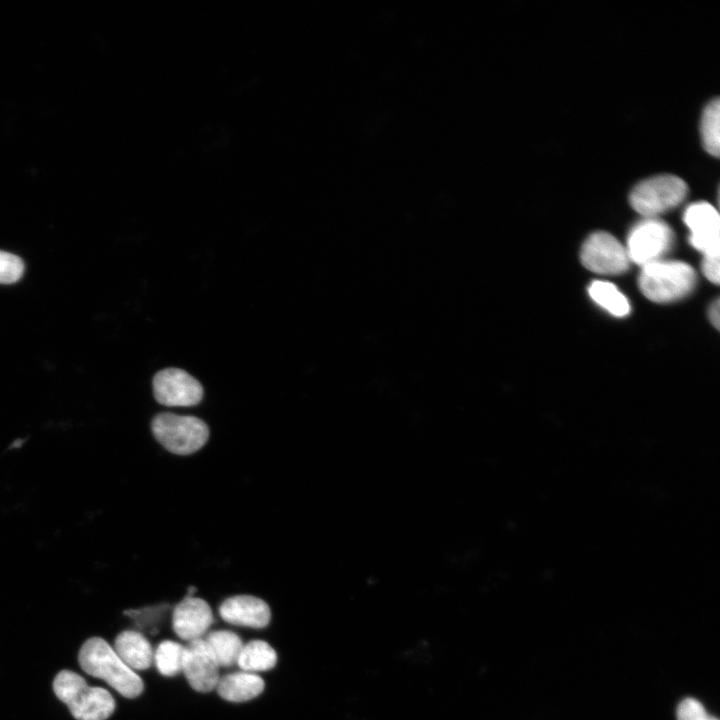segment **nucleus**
I'll list each match as a JSON object with an SVG mask.
<instances>
[{"instance_id": "1", "label": "nucleus", "mask_w": 720, "mask_h": 720, "mask_svg": "<svg viewBox=\"0 0 720 720\" xmlns=\"http://www.w3.org/2000/svg\"><path fill=\"white\" fill-rule=\"evenodd\" d=\"M78 661L87 674L104 680L126 698L138 697L143 692L140 676L100 637H92L83 643Z\"/></svg>"}, {"instance_id": "2", "label": "nucleus", "mask_w": 720, "mask_h": 720, "mask_svg": "<svg viewBox=\"0 0 720 720\" xmlns=\"http://www.w3.org/2000/svg\"><path fill=\"white\" fill-rule=\"evenodd\" d=\"M53 691L76 720H106L115 709V700L108 690L89 686L82 676L70 670L56 675Z\"/></svg>"}, {"instance_id": "3", "label": "nucleus", "mask_w": 720, "mask_h": 720, "mask_svg": "<svg viewBox=\"0 0 720 720\" xmlns=\"http://www.w3.org/2000/svg\"><path fill=\"white\" fill-rule=\"evenodd\" d=\"M639 288L656 303H669L687 296L695 287L696 273L687 263L658 260L641 267Z\"/></svg>"}, {"instance_id": "4", "label": "nucleus", "mask_w": 720, "mask_h": 720, "mask_svg": "<svg viewBox=\"0 0 720 720\" xmlns=\"http://www.w3.org/2000/svg\"><path fill=\"white\" fill-rule=\"evenodd\" d=\"M156 440L169 452L189 455L202 448L209 438V428L200 418L170 412L157 414L151 423Z\"/></svg>"}, {"instance_id": "5", "label": "nucleus", "mask_w": 720, "mask_h": 720, "mask_svg": "<svg viewBox=\"0 0 720 720\" xmlns=\"http://www.w3.org/2000/svg\"><path fill=\"white\" fill-rule=\"evenodd\" d=\"M684 180L672 174H661L639 182L631 191L632 208L645 218H657L678 206L687 196Z\"/></svg>"}, {"instance_id": "6", "label": "nucleus", "mask_w": 720, "mask_h": 720, "mask_svg": "<svg viewBox=\"0 0 720 720\" xmlns=\"http://www.w3.org/2000/svg\"><path fill=\"white\" fill-rule=\"evenodd\" d=\"M674 233L658 218H645L629 232L626 251L630 261L641 267L662 259L672 247Z\"/></svg>"}, {"instance_id": "7", "label": "nucleus", "mask_w": 720, "mask_h": 720, "mask_svg": "<svg viewBox=\"0 0 720 720\" xmlns=\"http://www.w3.org/2000/svg\"><path fill=\"white\" fill-rule=\"evenodd\" d=\"M580 259L588 270L607 275L623 273L630 264L626 248L613 235L603 231L586 239Z\"/></svg>"}, {"instance_id": "8", "label": "nucleus", "mask_w": 720, "mask_h": 720, "mask_svg": "<svg viewBox=\"0 0 720 720\" xmlns=\"http://www.w3.org/2000/svg\"><path fill=\"white\" fill-rule=\"evenodd\" d=\"M154 397L168 407L197 405L203 397L201 383L179 368H166L157 372L152 381Z\"/></svg>"}, {"instance_id": "9", "label": "nucleus", "mask_w": 720, "mask_h": 720, "mask_svg": "<svg viewBox=\"0 0 720 720\" xmlns=\"http://www.w3.org/2000/svg\"><path fill=\"white\" fill-rule=\"evenodd\" d=\"M683 220L690 230L691 245L705 256H720V216L710 203L689 205Z\"/></svg>"}, {"instance_id": "10", "label": "nucleus", "mask_w": 720, "mask_h": 720, "mask_svg": "<svg viewBox=\"0 0 720 720\" xmlns=\"http://www.w3.org/2000/svg\"><path fill=\"white\" fill-rule=\"evenodd\" d=\"M219 668L203 638L190 641L184 646L182 672L195 691L207 693L214 690L220 678Z\"/></svg>"}, {"instance_id": "11", "label": "nucleus", "mask_w": 720, "mask_h": 720, "mask_svg": "<svg viewBox=\"0 0 720 720\" xmlns=\"http://www.w3.org/2000/svg\"><path fill=\"white\" fill-rule=\"evenodd\" d=\"M213 623L209 604L194 596H186L179 602L172 614V626L176 635L185 640L201 639Z\"/></svg>"}, {"instance_id": "12", "label": "nucleus", "mask_w": 720, "mask_h": 720, "mask_svg": "<svg viewBox=\"0 0 720 720\" xmlns=\"http://www.w3.org/2000/svg\"><path fill=\"white\" fill-rule=\"evenodd\" d=\"M221 618L233 625L264 628L271 619L268 604L255 596L237 595L227 598L219 607Z\"/></svg>"}, {"instance_id": "13", "label": "nucleus", "mask_w": 720, "mask_h": 720, "mask_svg": "<svg viewBox=\"0 0 720 720\" xmlns=\"http://www.w3.org/2000/svg\"><path fill=\"white\" fill-rule=\"evenodd\" d=\"M114 650L133 671L146 670L154 661L151 644L143 634L135 630H126L118 634Z\"/></svg>"}, {"instance_id": "14", "label": "nucleus", "mask_w": 720, "mask_h": 720, "mask_svg": "<svg viewBox=\"0 0 720 720\" xmlns=\"http://www.w3.org/2000/svg\"><path fill=\"white\" fill-rule=\"evenodd\" d=\"M264 687V680L259 675L240 671L220 677L215 689L224 700L239 703L254 699Z\"/></svg>"}, {"instance_id": "15", "label": "nucleus", "mask_w": 720, "mask_h": 720, "mask_svg": "<svg viewBox=\"0 0 720 720\" xmlns=\"http://www.w3.org/2000/svg\"><path fill=\"white\" fill-rule=\"evenodd\" d=\"M276 662L275 650L263 640H252L244 644L237 660L240 669L250 673L271 670Z\"/></svg>"}, {"instance_id": "16", "label": "nucleus", "mask_w": 720, "mask_h": 720, "mask_svg": "<svg viewBox=\"0 0 720 720\" xmlns=\"http://www.w3.org/2000/svg\"><path fill=\"white\" fill-rule=\"evenodd\" d=\"M203 639L211 649L219 667H231L237 664L244 644L236 633L230 630H216L206 634Z\"/></svg>"}, {"instance_id": "17", "label": "nucleus", "mask_w": 720, "mask_h": 720, "mask_svg": "<svg viewBox=\"0 0 720 720\" xmlns=\"http://www.w3.org/2000/svg\"><path fill=\"white\" fill-rule=\"evenodd\" d=\"M591 299L616 317H624L630 312V304L618 288L605 281H594L588 287Z\"/></svg>"}, {"instance_id": "18", "label": "nucleus", "mask_w": 720, "mask_h": 720, "mask_svg": "<svg viewBox=\"0 0 720 720\" xmlns=\"http://www.w3.org/2000/svg\"><path fill=\"white\" fill-rule=\"evenodd\" d=\"M700 134L705 150L718 157L720 152V101H710L701 117Z\"/></svg>"}, {"instance_id": "19", "label": "nucleus", "mask_w": 720, "mask_h": 720, "mask_svg": "<svg viewBox=\"0 0 720 720\" xmlns=\"http://www.w3.org/2000/svg\"><path fill=\"white\" fill-rule=\"evenodd\" d=\"M183 659L184 646L171 640L162 641L154 653V662L158 671L167 677L182 672Z\"/></svg>"}, {"instance_id": "20", "label": "nucleus", "mask_w": 720, "mask_h": 720, "mask_svg": "<svg viewBox=\"0 0 720 720\" xmlns=\"http://www.w3.org/2000/svg\"><path fill=\"white\" fill-rule=\"evenodd\" d=\"M24 263L20 257L0 250V284H12L23 275Z\"/></svg>"}, {"instance_id": "21", "label": "nucleus", "mask_w": 720, "mask_h": 720, "mask_svg": "<svg viewBox=\"0 0 720 720\" xmlns=\"http://www.w3.org/2000/svg\"><path fill=\"white\" fill-rule=\"evenodd\" d=\"M677 720H718V718L708 714L700 701L689 697L678 705Z\"/></svg>"}, {"instance_id": "22", "label": "nucleus", "mask_w": 720, "mask_h": 720, "mask_svg": "<svg viewBox=\"0 0 720 720\" xmlns=\"http://www.w3.org/2000/svg\"><path fill=\"white\" fill-rule=\"evenodd\" d=\"M719 257L705 256L702 261V272L712 283H719Z\"/></svg>"}, {"instance_id": "23", "label": "nucleus", "mask_w": 720, "mask_h": 720, "mask_svg": "<svg viewBox=\"0 0 720 720\" xmlns=\"http://www.w3.org/2000/svg\"><path fill=\"white\" fill-rule=\"evenodd\" d=\"M719 307H720V303H719V300L717 299V300H715V302L712 303V305L710 306V309H709V319L716 329H719V324H720V316H719L720 309H719Z\"/></svg>"}]
</instances>
